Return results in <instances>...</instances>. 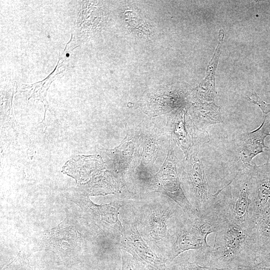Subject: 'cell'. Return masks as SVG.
<instances>
[{
	"label": "cell",
	"mask_w": 270,
	"mask_h": 270,
	"mask_svg": "<svg viewBox=\"0 0 270 270\" xmlns=\"http://www.w3.org/2000/svg\"><path fill=\"white\" fill-rule=\"evenodd\" d=\"M213 247L194 258L198 264L218 268H252L257 265L260 248L252 230L244 229L220 214Z\"/></svg>",
	"instance_id": "6da1fadb"
},
{
	"label": "cell",
	"mask_w": 270,
	"mask_h": 270,
	"mask_svg": "<svg viewBox=\"0 0 270 270\" xmlns=\"http://www.w3.org/2000/svg\"><path fill=\"white\" fill-rule=\"evenodd\" d=\"M128 200L132 207L141 236L159 256L166 260L174 241L167 222L183 210L164 194H147Z\"/></svg>",
	"instance_id": "7a4b0ae2"
},
{
	"label": "cell",
	"mask_w": 270,
	"mask_h": 270,
	"mask_svg": "<svg viewBox=\"0 0 270 270\" xmlns=\"http://www.w3.org/2000/svg\"><path fill=\"white\" fill-rule=\"evenodd\" d=\"M172 220L169 230L174 241L166 258L168 262L186 251L194 250V258L206 253L211 248L206 242L208 236L216 232L220 224V215L212 205L203 215L182 211Z\"/></svg>",
	"instance_id": "3957f363"
},
{
	"label": "cell",
	"mask_w": 270,
	"mask_h": 270,
	"mask_svg": "<svg viewBox=\"0 0 270 270\" xmlns=\"http://www.w3.org/2000/svg\"><path fill=\"white\" fill-rule=\"evenodd\" d=\"M214 207L224 218L252 230L254 224L253 165L239 172L226 186L213 194Z\"/></svg>",
	"instance_id": "277c9868"
},
{
	"label": "cell",
	"mask_w": 270,
	"mask_h": 270,
	"mask_svg": "<svg viewBox=\"0 0 270 270\" xmlns=\"http://www.w3.org/2000/svg\"><path fill=\"white\" fill-rule=\"evenodd\" d=\"M100 232L86 220L78 224L67 218L42 234L40 238V250L52 252L62 260L74 258L83 251L86 244H93Z\"/></svg>",
	"instance_id": "5b68a950"
},
{
	"label": "cell",
	"mask_w": 270,
	"mask_h": 270,
	"mask_svg": "<svg viewBox=\"0 0 270 270\" xmlns=\"http://www.w3.org/2000/svg\"><path fill=\"white\" fill-rule=\"evenodd\" d=\"M68 198L81 209L84 218L96 226L100 232L108 236L116 243L122 235L124 228L118 218L120 210L126 200L122 197L109 204H96L90 196L76 188H70Z\"/></svg>",
	"instance_id": "8992f818"
},
{
	"label": "cell",
	"mask_w": 270,
	"mask_h": 270,
	"mask_svg": "<svg viewBox=\"0 0 270 270\" xmlns=\"http://www.w3.org/2000/svg\"><path fill=\"white\" fill-rule=\"evenodd\" d=\"M120 211V220L124 232L116 243L118 249L129 253L148 270H168V261L159 256L141 236L132 207L128 200H126Z\"/></svg>",
	"instance_id": "52a82bcc"
},
{
	"label": "cell",
	"mask_w": 270,
	"mask_h": 270,
	"mask_svg": "<svg viewBox=\"0 0 270 270\" xmlns=\"http://www.w3.org/2000/svg\"><path fill=\"white\" fill-rule=\"evenodd\" d=\"M198 151V148H194L184 158L182 170L178 172L187 198L200 214L203 215L212 205L214 197L210 192Z\"/></svg>",
	"instance_id": "ba28073f"
},
{
	"label": "cell",
	"mask_w": 270,
	"mask_h": 270,
	"mask_svg": "<svg viewBox=\"0 0 270 270\" xmlns=\"http://www.w3.org/2000/svg\"><path fill=\"white\" fill-rule=\"evenodd\" d=\"M178 160L170 148L167 158L161 169L155 174L150 192H157L175 202L186 214L198 211L187 198L180 180L177 170Z\"/></svg>",
	"instance_id": "9c48e42d"
},
{
	"label": "cell",
	"mask_w": 270,
	"mask_h": 270,
	"mask_svg": "<svg viewBox=\"0 0 270 270\" xmlns=\"http://www.w3.org/2000/svg\"><path fill=\"white\" fill-rule=\"evenodd\" d=\"M265 116L262 124L256 130L242 134L239 140L240 159L242 170L250 166L252 158L264 152L268 146L264 144V139L270 136V124L266 122Z\"/></svg>",
	"instance_id": "30bf717a"
},
{
	"label": "cell",
	"mask_w": 270,
	"mask_h": 270,
	"mask_svg": "<svg viewBox=\"0 0 270 270\" xmlns=\"http://www.w3.org/2000/svg\"><path fill=\"white\" fill-rule=\"evenodd\" d=\"M104 168V164L100 156L78 155L67 162L62 171L81 184L100 174Z\"/></svg>",
	"instance_id": "8fae6325"
},
{
	"label": "cell",
	"mask_w": 270,
	"mask_h": 270,
	"mask_svg": "<svg viewBox=\"0 0 270 270\" xmlns=\"http://www.w3.org/2000/svg\"><path fill=\"white\" fill-rule=\"evenodd\" d=\"M125 184L114 172H102L92 177L85 183L80 184L76 188L88 196L106 195L120 194Z\"/></svg>",
	"instance_id": "7c38bea8"
},
{
	"label": "cell",
	"mask_w": 270,
	"mask_h": 270,
	"mask_svg": "<svg viewBox=\"0 0 270 270\" xmlns=\"http://www.w3.org/2000/svg\"><path fill=\"white\" fill-rule=\"evenodd\" d=\"M170 128L171 136L181 148L184 154V158L198 146L194 138V130L198 128L192 122L186 118L184 111L176 112L170 120Z\"/></svg>",
	"instance_id": "4fadbf2b"
},
{
	"label": "cell",
	"mask_w": 270,
	"mask_h": 270,
	"mask_svg": "<svg viewBox=\"0 0 270 270\" xmlns=\"http://www.w3.org/2000/svg\"><path fill=\"white\" fill-rule=\"evenodd\" d=\"M254 183V222L270 202V163L253 164Z\"/></svg>",
	"instance_id": "5bb4252c"
},
{
	"label": "cell",
	"mask_w": 270,
	"mask_h": 270,
	"mask_svg": "<svg viewBox=\"0 0 270 270\" xmlns=\"http://www.w3.org/2000/svg\"><path fill=\"white\" fill-rule=\"evenodd\" d=\"M119 146L114 149H100L112 161L114 166L116 172L124 181L126 186L128 178V166L134 149V145L128 136Z\"/></svg>",
	"instance_id": "9a60e30c"
},
{
	"label": "cell",
	"mask_w": 270,
	"mask_h": 270,
	"mask_svg": "<svg viewBox=\"0 0 270 270\" xmlns=\"http://www.w3.org/2000/svg\"><path fill=\"white\" fill-rule=\"evenodd\" d=\"M224 38V32L220 29L219 38L214 56L209 62L204 80L196 88V97L199 100L206 102H212L216 94L214 76L218 59L222 52V46Z\"/></svg>",
	"instance_id": "2e32d148"
},
{
	"label": "cell",
	"mask_w": 270,
	"mask_h": 270,
	"mask_svg": "<svg viewBox=\"0 0 270 270\" xmlns=\"http://www.w3.org/2000/svg\"><path fill=\"white\" fill-rule=\"evenodd\" d=\"M194 108V124L201 131L210 125L222 122L220 107L212 102L198 104Z\"/></svg>",
	"instance_id": "e0dca14e"
},
{
	"label": "cell",
	"mask_w": 270,
	"mask_h": 270,
	"mask_svg": "<svg viewBox=\"0 0 270 270\" xmlns=\"http://www.w3.org/2000/svg\"><path fill=\"white\" fill-rule=\"evenodd\" d=\"M252 230L260 249L270 240V202L256 219Z\"/></svg>",
	"instance_id": "ac0fdd59"
},
{
	"label": "cell",
	"mask_w": 270,
	"mask_h": 270,
	"mask_svg": "<svg viewBox=\"0 0 270 270\" xmlns=\"http://www.w3.org/2000/svg\"><path fill=\"white\" fill-rule=\"evenodd\" d=\"M168 266V270H243L236 268H218L203 266L195 262H190L188 260H182L172 262Z\"/></svg>",
	"instance_id": "d6986e66"
},
{
	"label": "cell",
	"mask_w": 270,
	"mask_h": 270,
	"mask_svg": "<svg viewBox=\"0 0 270 270\" xmlns=\"http://www.w3.org/2000/svg\"><path fill=\"white\" fill-rule=\"evenodd\" d=\"M122 257L121 270H146V266L126 251L120 250Z\"/></svg>",
	"instance_id": "ffe728a7"
},
{
	"label": "cell",
	"mask_w": 270,
	"mask_h": 270,
	"mask_svg": "<svg viewBox=\"0 0 270 270\" xmlns=\"http://www.w3.org/2000/svg\"><path fill=\"white\" fill-rule=\"evenodd\" d=\"M257 264L270 266V240L260 248L257 258Z\"/></svg>",
	"instance_id": "44dd1931"
},
{
	"label": "cell",
	"mask_w": 270,
	"mask_h": 270,
	"mask_svg": "<svg viewBox=\"0 0 270 270\" xmlns=\"http://www.w3.org/2000/svg\"><path fill=\"white\" fill-rule=\"evenodd\" d=\"M252 96L255 99L248 98L249 100L258 106L259 108L262 110L264 115L266 116V114L270 112V104L266 103L264 102L257 94L255 92L252 94Z\"/></svg>",
	"instance_id": "7402d4cb"
},
{
	"label": "cell",
	"mask_w": 270,
	"mask_h": 270,
	"mask_svg": "<svg viewBox=\"0 0 270 270\" xmlns=\"http://www.w3.org/2000/svg\"><path fill=\"white\" fill-rule=\"evenodd\" d=\"M22 270H32L30 264L29 260L25 257L20 256V258Z\"/></svg>",
	"instance_id": "603a6c76"
},
{
	"label": "cell",
	"mask_w": 270,
	"mask_h": 270,
	"mask_svg": "<svg viewBox=\"0 0 270 270\" xmlns=\"http://www.w3.org/2000/svg\"><path fill=\"white\" fill-rule=\"evenodd\" d=\"M249 270H270V266H264L260 265L249 268Z\"/></svg>",
	"instance_id": "cb8c5ba5"
},
{
	"label": "cell",
	"mask_w": 270,
	"mask_h": 270,
	"mask_svg": "<svg viewBox=\"0 0 270 270\" xmlns=\"http://www.w3.org/2000/svg\"><path fill=\"white\" fill-rule=\"evenodd\" d=\"M243 270H249V268H244Z\"/></svg>",
	"instance_id": "d4e9b609"
},
{
	"label": "cell",
	"mask_w": 270,
	"mask_h": 270,
	"mask_svg": "<svg viewBox=\"0 0 270 270\" xmlns=\"http://www.w3.org/2000/svg\"><path fill=\"white\" fill-rule=\"evenodd\" d=\"M66 56H69V54H67Z\"/></svg>",
	"instance_id": "484cf974"
}]
</instances>
